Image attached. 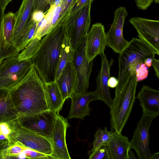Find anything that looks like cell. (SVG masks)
<instances>
[{"label": "cell", "instance_id": "277c9868", "mask_svg": "<svg viewBox=\"0 0 159 159\" xmlns=\"http://www.w3.org/2000/svg\"><path fill=\"white\" fill-rule=\"evenodd\" d=\"M156 55H159L146 42L139 39L133 38L118 57V83L115 90L122 89L128 81L131 75V66L144 63L146 59L155 57Z\"/></svg>", "mask_w": 159, "mask_h": 159}, {"label": "cell", "instance_id": "ab89813d", "mask_svg": "<svg viewBox=\"0 0 159 159\" xmlns=\"http://www.w3.org/2000/svg\"><path fill=\"white\" fill-rule=\"evenodd\" d=\"M2 4L3 10L4 11H5L6 7L8 4L11 2L12 0H1Z\"/></svg>", "mask_w": 159, "mask_h": 159}, {"label": "cell", "instance_id": "836d02e7", "mask_svg": "<svg viewBox=\"0 0 159 159\" xmlns=\"http://www.w3.org/2000/svg\"><path fill=\"white\" fill-rule=\"evenodd\" d=\"M45 15V14L41 11H35L31 13L30 18L34 22L38 23L43 19Z\"/></svg>", "mask_w": 159, "mask_h": 159}, {"label": "cell", "instance_id": "30bf717a", "mask_svg": "<svg viewBox=\"0 0 159 159\" xmlns=\"http://www.w3.org/2000/svg\"><path fill=\"white\" fill-rule=\"evenodd\" d=\"M114 14L112 23L108 32L106 33V45L115 53L120 54L129 43L123 35V26L128 13L125 7L120 6L114 11Z\"/></svg>", "mask_w": 159, "mask_h": 159}, {"label": "cell", "instance_id": "4316f807", "mask_svg": "<svg viewBox=\"0 0 159 159\" xmlns=\"http://www.w3.org/2000/svg\"><path fill=\"white\" fill-rule=\"evenodd\" d=\"M40 40L37 38H33L25 48L19 54L18 57L19 61L30 60L37 50Z\"/></svg>", "mask_w": 159, "mask_h": 159}, {"label": "cell", "instance_id": "6da1fadb", "mask_svg": "<svg viewBox=\"0 0 159 159\" xmlns=\"http://www.w3.org/2000/svg\"><path fill=\"white\" fill-rule=\"evenodd\" d=\"M8 91L19 117L48 110L44 84L33 65L25 77Z\"/></svg>", "mask_w": 159, "mask_h": 159}, {"label": "cell", "instance_id": "e575fe53", "mask_svg": "<svg viewBox=\"0 0 159 159\" xmlns=\"http://www.w3.org/2000/svg\"><path fill=\"white\" fill-rule=\"evenodd\" d=\"M90 3H92L91 0H80L76 4L73 9L71 14L75 13L80 8L87 5Z\"/></svg>", "mask_w": 159, "mask_h": 159}, {"label": "cell", "instance_id": "9a60e30c", "mask_svg": "<svg viewBox=\"0 0 159 159\" xmlns=\"http://www.w3.org/2000/svg\"><path fill=\"white\" fill-rule=\"evenodd\" d=\"M16 21L12 12L5 14L0 26V43L4 59L18 56L19 53L12 46L11 41L12 31Z\"/></svg>", "mask_w": 159, "mask_h": 159}, {"label": "cell", "instance_id": "603a6c76", "mask_svg": "<svg viewBox=\"0 0 159 159\" xmlns=\"http://www.w3.org/2000/svg\"><path fill=\"white\" fill-rule=\"evenodd\" d=\"M19 117L8 90L0 89V122L14 120Z\"/></svg>", "mask_w": 159, "mask_h": 159}, {"label": "cell", "instance_id": "8fae6325", "mask_svg": "<svg viewBox=\"0 0 159 159\" xmlns=\"http://www.w3.org/2000/svg\"><path fill=\"white\" fill-rule=\"evenodd\" d=\"M106 45V35L104 25L96 23L92 26L85 38L84 52L89 62L104 52Z\"/></svg>", "mask_w": 159, "mask_h": 159}, {"label": "cell", "instance_id": "b9f144b4", "mask_svg": "<svg viewBox=\"0 0 159 159\" xmlns=\"http://www.w3.org/2000/svg\"><path fill=\"white\" fill-rule=\"evenodd\" d=\"M150 159H159V152H158L152 154Z\"/></svg>", "mask_w": 159, "mask_h": 159}, {"label": "cell", "instance_id": "d590c367", "mask_svg": "<svg viewBox=\"0 0 159 159\" xmlns=\"http://www.w3.org/2000/svg\"><path fill=\"white\" fill-rule=\"evenodd\" d=\"M152 65L153 67L155 75L158 79H159V60L154 58L152 62Z\"/></svg>", "mask_w": 159, "mask_h": 159}, {"label": "cell", "instance_id": "ee69618b", "mask_svg": "<svg viewBox=\"0 0 159 159\" xmlns=\"http://www.w3.org/2000/svg\"><path fill=\"white\" fill-rule=\"evenodd\" d=\"M93 0H91V2H93Z\"/></svg>", "mask_w": 159, "mask_h": 159}, {"label": "cell", "instance_id": "f35d334b", "mask_svg": "<svg viewBox=\"0 0 159 159\" xmlns=\"http://www.w3.org/2000/svg\"><path fill=\"white\" fill-rule=\"evenodd\" d=\"M154 58L149 57L146 59L144 61V63L147 67H150L152 65V62Z\"/></svg>", "mask_w": 159, "mask_h": 159}, {"label": "cell", "instance_id": "4fadbf2b", "mask_svg": "<svg viewBox=\"0 0 159 159\" xmlns=\"http://www.w3.org/2000/svg\"><path fill=\"white\" fill-rule=\"evenodd\" d=\"M84 43L75 50L73 60L76 71V80L73 93L87 91L89 86L90 76L92 71L93 61L89 62L84 52Z\"/></svg>", "mask_w": 159, "mask_h": 159}, {"label": "cell", "instance_id": "f6af8a7d", "mask_svg": "<svg viewBox=\"0 0 159 159\" xmlns=\"http://www.w3.org/2000/svg\"><path fill=\"white\" fill-rule=\"evenodd\" d=\"M54 1H55V0H53L54 3Z\"/></svg>", "mask_w": 159, "mask_h": 159}, {"label": "cell", "instance_id": "f1b7e54d", "mask_svg": "<svg viewBox=\"0 0 159 159\" xmlns=\"http://www.w3.org/2000/svg\"><path fill=\"white\" fill-rule=\"evenodd\" d=\"M107 143L102 144L94 149L89 151V159H111L106 145Z\"/></svg>", "mask_w": 159, "mask_h": 159}, {"label": "cell", "instance_id": "cb8c5ba5", "mask_svg": "<svg viewBox=\"0 0 159 159\" xmlns=\"http://www.w3.org/2000/svg\"><path fill=\"white\" fill-rule=\"evenodd\" d=\"M38 23L30 18L21 32L15 48L19 53L22 51L33 38Z\"/></svg>", "mask_w": 159, "mask_h": 159}, {"label": "cell", "instance_id": "ffe728a7", "mask_svg": "<svg viewBox=\"0 0 159 159\" xmlns=\"http://www.w3.org/2000/svg\"><path fill=\"white\" fill-rule=\"evenodd\" d=\"M111 134L106 144L111 159H129L130 144L128 138L112 131Z\"/></svg>", "mask_w": 159, "mask_h": 159}, {"label": "cell", "instance_id": "3957f363", "mask_svg": "<svg viewBox=\"0 0 159 159\" xmlns=\"http://www.w3.org/2000/svg\"><path fill=\"white\" fill-rule=\"evenodd\" d=\"M136 67L131 68V75L124 86L115 90V96L110 108V124L111 131L121 134L131 114L135 100L138 82Z\"/></svg>", "mask_w": 159, "mask_h": 159}, {"label": "cell", "instance_id": "60d3db41", "mask_svg": "<svg viewBox=\"0 0 159 159\" xmlns=\"http://www.w3.org/2000/svg\"><path fill=\"white\" fill-rule=\"evenodd\" d=\"M128 157L129 159H136L137 158L131 149L129 150Z\"/></svg>", "mask_w": 159, "mask_h": 159}, {"label": "cell", "instance_id": "5bb4252c", "mask_svg": "<svg viewBox=\"0 0 159 159\" xmlns=\"http://www.w3.org/2000/svg\"><path fill=\"white\" fill-rule=\"evenodd\" d=\"M69 125L67 118L57 114L51 139L52 159H70L66 141V134Z\"/></svg>", "mask_w": 159, "mask_h": 159}, {"label": "cell", "instance_id": "7c38bea8", "mask_svg": "<svg viewBox=\"0 0 159 159\" xmlns=\"http://www.w3.org/2000/svg\"><path fill=\"white\" fill-rule=\"evenodd\" d=\"M129 22L136 30L139 39L147 43L159 54V21L135 17Z\"/></svg>", "mask_w": 159, "mask_h": 159}, {"label": "cell", "instance_id": "484cf974", "mask_svg": "<svg viewBox=\"0 0 159 159\" xmlns=\"http://www.w3.org/2000/svg\"><path fill=\"white\" fill-rule=\"evenodd\" d=\"M80 0H61L59 3L61 11L57 26L63 25L70 16L73 9Z\"/></svg>", "mask_w": 159, "mask_h": 159}, {"label": "cell", "instance_id": "d6a6232c", "mask_svg": "<svg viewBox=\"0 0 159 159\" xmlns=\"http://www.w3.org/2000/svg\"><path fill=\"white\" fill-rule=\"evenodd\" d=\"M138 8L142 10H146L152 4L153 0H134Z\"/></svg>", "mask_w": 159, "mask_h": 159}, {"label": "cell", "instance_id": "d6986e66", "mask_svg": "<svg viewBox=\"0 0 159 159\" xmlns=\"http://www.w3.org/2000/svg\"><path fill=\"white\" fill-rule=\"evenodd\" d=\"M76 71L73 61L67 63L57 80L63 99L70 98L73 94L76 85Z\"/></svg>", "mask_w": 159, "mask_h": 159}, {"label": "cell", "instance_id": "7402d4cb", "mask_svg": "<svg viewBox=\"0 0 159 159\" xmlns=\"http://www.w3.org/2000/svg\"><path fill=\"white\" fill-rule=\"evenodd\" d=\"M46 101L48 110L58 113L65 102L56 80L44 83Z\"/></svg>", "mask_w": 159, "mask_h": 159}, {"label": "cell", "instance_id": "2e32d148", "mask_svg": "<svg viewBox=\"0 0 159 159\" xmlns=\"http://www.w3.org/2000/svg\"><path fill=\"white\" fill-rule=\"evenodd\" d=\"M98 94L96 89L93 91L73 93L70 97L71 105L68 118H76L84 120L85 117L90 115L91 108L89 103L99 100Z\"/></svg>", "mask_w": 159, "mask_h": 159}, {"label": "cell", "instance_id": "7bdbcfd3", "mask_svg": "<svg viewBox=\"0 0 159 159\" xmlns=\"http://www.w3.org/2000/svg\"><path fill=\"white\" fill-rule=\"evenodd\" d=\"M153 2H154L155 3H159V0H153Z\"/></svg>", "mask_w": 159, "mask_h": 159}, {"label": "cell", "instance_id": "4dcf8cb0", "mask_svg": "<svg viewBox=\"0 0 159 159\" xmlns=\"http://www.w3.org/2000/svg\"><path fill=\"white\" fill-rule=\"evenodd\" d=\"M53 4V0H34L31 13L39 11L45 14Z\"/></svg>", "mask_w": 159, "mask_h": 159}, {"label": "cell", "instance_id": "1f68e13d", "mask_svg": "<svg viewBox=\"0 0 159 159\" xmlns=\"http://www.w3.org/2000/svg\"><path fill=\"white\" fill-rule=\"evenodd\" d=\"M148 74V67L144 63H142L136 69V75L137 82L146 79Z\"/></svg>", "mask_w": 159, "mask_h": 159}, {"label": "cell", "instance_id": "9c48e42d", "mask_svg": "<svg viewBox=\"0 0 159 159\" xmlns=\"http://www.w3.org/2000/svg\"><path fill=\"white\" fill-rule=\"evenodd\" d=\"M155 117L143 113L129 142L130 149H134L139 159H150L152 153L150 149L149 129Z\"/></svg>", "mask_w": 159, "mask_h": 159}, {"label": "cell", "instance_id": "83f0119b", "mask_svg": "<svg viewBox=\"0 0 159 159\" xmlns=\"http://www.w3.org/2000/svg\"><path fill=\"white\" fill-rule=\"evenodd\" d=\"M111 132V130L108 131L106 127L103 129H98L94 135L92 143L93 148L92 149H95L102 144L107 143L110 138Z\"/></svg>", "mask_w": 159, "mask_h": 159}, {"label": "cell", "instance_id": "ba28073f", "mask_svg": "<svg viewBox=\"0 0 159 159\" xmlns=\"http://www.w3.org/2000/svg\"><path fill=\"white\" fill-rule=\"evenodd\" d=\"M58 114L48 110L34 115L19 117L17 120L21 126L51 140Z\"/></svg>", "mask_w": 159, "mask_h": 159}, {"label": "cell", "instance_id": "f546056e", "mask_svg": "<svg viewBox=\"0 0 159 159\" xmlns=\"http://www.w3.org/2000/svg\"><path fill=\"white\" fill-rule=\"evenodd\" d=\"M19 158L52 159L51 156L26 148L20 155Z\"/></svg>", "mask_w": 159, "mask_h": 159}, {"label": "cell", "instance_id": "e0dca14e", "mask_svg": "<svg viewBox=\"0 0 159 159\" xmlns=\"http://www.w3.org/2000/svg\"><path fill=\"white\" fill-rule=\"evenodd\" d=\"M100 55L101 60V67L96 78V90L99 92V100L102 101L110 107L112 99L111 97L108 81L110 77V70L114 60L111 59L108 60L104 52Z\"/></svg>", "mask_w": 159, "mask_h": 159}, {"label": "cell", "instance_id": "8992f818", "mask_svg": "<svg viewBox=\"0 0 159 159\" xmlns=\"http://www.w3.org/2000/svg\"><path fill=\"white\" fill-rule=\"evenodd\" d=\"M92 3L71 14L63 25L65 33L75 50L84 43L91 23L90 10Z\"/></svg>", "mask_w": 159, "mask_h": 159}, {"label": "cell", "instance_id": "ac0fdd59", "mask_svg": "<svg viewBox=\"0 0 159 159\" xmlns=\"http://www.w3.org/2000/svg\"><path fill=\"white\" fill-rule=\"evenodd\" d=\"M136 98L139 101L143 113L155 118L159 115V91L143 85Z\"/></svg>", "mask_w": 159, "mask_h": 159}, {"label": "cell", "instance_id": "74e56055", "mask_svg": "<svg viewBox=\"0 0 159 159\" xmlns=\"http://www.w3.org/2000/svg\"><path fill=\"white\" fill-rule=\"evenodd\" d=\"M8 141L0 139V152L7 146Z\"/></svg>", "mask_w": 159, "mask_h": 159}, {"label": "cell", "instance_id": "8d00e7d4", "mask_svg": "<svg viewBox=\"0 0 159 159\" xmlns=\"http://www.w3.org/2000/svg\"><path fill=\"white\" fill-rule=\"evenodd\" d=\"M118 83V79L112 76L110 77L108 81V85L109 87L114 88H116Z\"/></svg>", "mask_w": 159, "mask_h": 159}, {"label": "cell", "instance_id": "d4e9b609", "mask_svg": "<svg viewBox=\"0 0 159 159\" xmlns=\"http://www.w3.org/2000/svg\"><path fill=\"white\" fill-rule=\"evenodd\" d=\"M74 52L75 50L73 48L69 39L65 35L57 70L56 81L59 78L67 63L73 60Z\"/></svg>", "mask_w": 159, "mask_h": 159}, {"label": "cell", "instance_id": "5b68a950", "mask_svg": "<svg viewBox=\"0 0 159 159\" xmlns=\"http://www.w3.org/2000/svg\"><path fill=\"white\" fill-rule=\"evenodd\" d=\"M10 133L7 136V147L18 144L32 150L51 156V140L21 126L17 118L8 121Z\"/></svg>", "mask_w": 159, "mask_h": 159}, {"label": "cell", "instance_id": "7a4b0ae2", "mask_svg": "<svg viewBox=\"0 0 159 159\" xmlns=\"http://www.w3.org/2000/svg\"><path fill=\"white\" fill-rule=\"evenodd\" d=\"M65 36L63 25L56 27L41 39L37 50L31 59L44 84L55 80Z\"/></svg>", "mask_w": 159, "mask_h": 159}, {"label": "cell", "instance_id": "52a82bcc", "mask_svg": "<svg viewBox=\"0 0 159 159\" xmlns=\"http://www.w3.org/2000/svg\"><path fill=\"white\" fill-rule=\"evenodd\" d=\"M18 56L3 59L0 64V89L9 90L26 76L32 63L30 60L19 61Z\"/></svg>", "mask_w": 159, "mask_h": 159}, {"label": "cell", "instance_id": "44dd1931", "mask_svg": "<svg viewBox=\"0 0 159 159\" xmlns=\"http://www.w3.org/2000/svg\"><path fill=\"white\" fill-rule=\"evenodd\" d=\"M34 0H22L20 6L15 14L16 21L11 39V43L16 48L17 40L25 25L29 20Z\"/></svg>", "mask_w": 159, "mask_h": 159}]
</instances>
